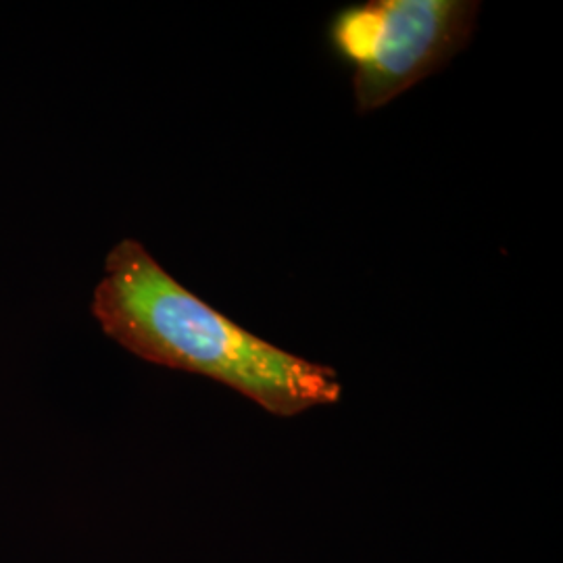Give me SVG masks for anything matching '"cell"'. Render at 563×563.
Here are the masks:
<instances>
[{"instance_id":"cell-1","label":"cell","mask_w":563,"mask_h":563,"mask_svg":"<svg viewBox=\"0 0 563 563\" xmlns=\"http://www.w3.org/2000/svg\"><path fill=\"white\" fill-rule=\"evenodd\" d=\"M90 311L132 355L230 386L267 413L292 418L342 399L332 367L232 322L181 286L142 242L123 239L109 251Z\"/></svg>"},{"instance_id":"cell-2","label":"cell","mask_w":563,"mask_h":563,"mask_svg":"<svg viewBox=\"0 0 563 563\" xmlns=\"http://www.w3.org/2000/svg\"><path fill=\"white\" fill-rule=\"evenodd\" d=\"M478 0H367L334 13L328 42L372 113L443 69L472 41Z\"/></svg>"}]
</instances>
